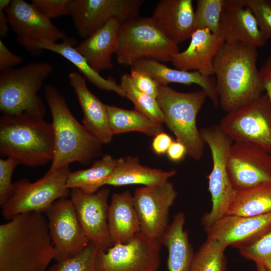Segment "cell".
I'll use <instances>...</instances> for the list:
<instances>
[{"mask_svg":"<svg viewBox=\"0 0 271 271\" xmlns=\"http://www.w3.org/2000/svg\"><path fill=\"white\" fill-rule=\"evenodd\" d=\"M109 194L107 188L93 193L78 188L70 192V199L86 235L90 241L104 250L113 245L108 226Z\"/></svg>","mask_w":271,"mask_h":271,"instance_id":"16","label":"cell"},{"mask_svg":"<svg viewBox=\"0 0 271 271\" xmlns=\"http://www.w3.org/2000/svg\"><path fill=\"white\" fill-rule=\"evenodd\" d=\"M220 27L226 43H241L257 48L267 41L246 0H224Z\"/></svg>","mask_w":271,"mask_h":271,"instance_id":"19","label":"cell"},{"mask_svg":"<svg viewBox=\"0 0 271 271\" xmlns=\"http://www.w3.org/2000/svg\"><path fill=\"white\" fill-rule=\"evenodd\" d=\"M19 164L17 160L12 158L0 159L1 206L6 202L12 192L13 187V183L12 182V174L15 168Z\"/></svg>","mask_w":271,"mask_h":271,"instance_id":"38","label":"cell"},{"mask_svg":"<svg viewBox=\"0 0 271 271\" xmlns=\"http://www.w3.org/2000/svg\"><path fill=\"white\" fill-rule=\"evenodd\" d=\"M97 247L95 244L90 241L79 254L57 261L47 271H95L94 259Z\"/></svg>","mask_w":271,"mask_h":271,"instance_id":"35","label":"cell"},{"mask_svg":"<svg viewBox=\"0 0 271 271\" xmlns=\"http://www.w3.org/2000/svg\"><path fill=\"white\" fill-rule=\"evenodd\" d=\"M45 213L56 261L77 255L89 244L70 199L56 201Z\"/></svg>","mask_w":271,"mask_h":271,"instance_id":"13","label":"cell"},{"mask_svg":"<svg viewBox=\"0 0 271 271\" xmlns=\"http://www.w3.org/2000/svg\"><path fill=\"white\" fill-rule=\"evenodd\" d=\"M70 172L67 166L48 170L42 178L34 182L23 179L13 183L11 194L1 205L3 217L10 220L21 213H46L54 202L70 194L66 182Z\"/></svg>","mask_w":271,"mask_h":271,"instance_id":"8","label":"cell"},{"mask_svg":"<svg viewBox=\"0 0 271 271\" xmlns=\"http://www.w3.org/2000/svg\"><path fill=\"white\" fill-rule=\"evenodd\" d=\"M71 0H31V3L44 16L52 18L69 15Z\"/></svg>","mask_w":271,"mask_h":271,"instance_id":"39","label":"cell"},{"mask_svg":"<svg viewBox=\"0 0 271 271\" xmlns=\"http://www.w3.org/2000/svg\"><path fill=\"white\" fill-rule=\"evenodd\" d=\"M218 125L233 142L253 143L271 154V100L265 94L227 112Z\"/></svg>","mask_w":271,"mask_h":271,"instance_id":"10","label":"cell"},{"mask_svg":"<svg viewBox=\"0 0 271 271\" xmlns=\"http://www.w3.org/2000/svg\"><path fill=\"white\" fill-rule=\"evenodd\" d=\"M12 1L11 0H1L0 9L6 10V9L10 5Z\"/></svg>","mask_w":271,"mask_h":271,"instance_id":"46","label":"cell"},{"mask_svg":"<svg viewBox=\"0 0 271 271\" xmlns=\"http://www.w3.org/2000/svg\"><path fill=\"white\" fill-rule=\"evenodd\" d=\"M10 24L5 10L0 9V36L6 37L9 31Z\"/></svg>","mask_w":271,"mask_h":271,"instance_id":"45","label":"cell"},{"mask_svg":"<svg viewBox=\"0 0 271 271\" xmlns=\"http://www.w3.org/2000/svg\"><path fill=\"white\" fill-rule=\"evenodd\" d=\"M162 243L141 231L125 243L113 245L104 250L98 247L94 259L95 271H157L160 265Z\"/></svg>","mask_w":271,"mask_h":271,"instance_id":"11","label":"cell"},{"mask_svg":"<svg viewBox=\"0 0 271 271\" xmlns=\"http://www.w3.org/2000/svg\"><path fill=\"white\" fill-rule=\"evenodd\" d=\"M257 48L225 42L213 61L219 106L232 111L257 98L264 91L257 67Z\"/></svg>","mask_w":271,"mask_h":271,"instance_id":"2","label":"cell"},{"mask_svg":"<svg viewBox=\"0 0 271 271\" xmlns=\"http://www.w3.org/2000/svg\"><path fill=\"white\" fill-rule=\"evenodd\" d=\"M177 171H164L143 166L138 157L127 156L117 159L116 166L104 185L121 186L159 185L168 181Z\"/></svg>","mask_w":271,"mask_h":271,"instance_id":"27","label":"cell"},{"mask_svg":"<svg viewBox=\"0 0 271 271\" xmlns=\"http://www.w3.org/2000/svg\"><path fill=\"white\" fill-rule=\"evenodd\" d=\"M108 226L113 245L126 243L141 231L140 220L129 191L112 194L108 207Z\"/></svg>","mask_w":271,"mask_h":271,"instance_id":"26","label":"cell"},{"mask_svg":"<svg viewBox=\"0 0 271 271\" xmlns=\"http://www.w3.org/2000/svg\"><path fill=\"white\" fill-rule=\"evenodd\" d=\"M68 78L83 113V124L102 144L109 143L113 135L109 127L106 104L89 90L81 74L71 72Z\"/></svg>","mask_w":271,"mask_h":271,"instance_id":"24","label":"cell"},{"mask_svg":"<svg viewBox=\"0 0 271 271\" xmlns=\"http://www.w3.org/2000/svg\"><path fill=\"white\" fill-rule=\"evenodd\" d=\"M194 12L192 0H161L151 18L167 38L178 45L196 30Z\"/></svg>","mask_w":271,"mask_h":271,"instance_id":"21","label":"cell"},{"mask_svg":"<svg viewBox=\"0 0 271 271\" xmlns=\"http://www.w3.org/2000/svg\"><path fill=\"white\" fill-rule=\"evenodd\" d=\"M5 12L10 28L18 36L17 41L46 40L57 42L67 37L62 30L31 3L24 0H13Z\"/></svg>","mask_w":271,"mask_h":271,"instance_id":"17","label":"cell"},{"mask_svg":"<svg viewBox=\"0 0 271 271\" xmlns=\"http://www.w3.org/2000/svg\"><path fill=\"white\" fill-rule=\"evenodd\" d=\"M169 159L175 162L182 160L187 155V149L181 142L173 141L167 152Z\"/></svg>","mask_w":271,"mask_h":271,"instance_id":"44","label":"cell"},{"mask_svg":"<svg viewBox=\"0 0 271 271\" xmlns=\"http://www.w3.org/2000/svg\"><path fill=\"white\" fill-rule=\"evenodd\" d=\"M177 196L173 184L169 181L136 189L132 200L142 233L160 240L169 225V210Z\"/></svg>","mask_w":271,"mask_h":271,"instance_id":"15","label":"cell"},{"mask_svg":"<svg viewBox=\"0 0 271 271\" xmlns=\"http://www.w3.org/2000/svg\"><path fill=\"white\" fill-rule=\"evenodd\" d=\"M224 0H197L195 10L196 29H207L220 33V21Z\"/></svg>","mask_w":271,"mask_h":271,"instance_id":"34","label":"cell"},{"mask_svg":"<svg viewBox=\"0 0 271 271\" xmlns=\"http://www.w3.org/2000/svg\"><path fill=\"white\" fill-rule=\"evenodd\" d=\"M108 122L113 135L129 131H138L155 136L163 131L162 123L156 122L141 112L106 105Z\"/></svg>","mask_w":271,"mask_h":271,"instance_id":"29","label":"cell"},{"mask_svg":"<svg viewBox=\"0 0 271 271\" xmlns=\"http://www.w3.org/2000/svg\"><path fill=\"white\" fill-rule=\"evenodd\" d=\"M200 132L210 149L212 160V169L207 176L212 207L201 219L206 231L226 215L235 193L227 167L229 151L233 142L218 124L204 127Z\"/></svg>","mask_w":271,"mask_h":271,"instance_id":"9","label":"cell"},{"mask_svg":"<svg viewBox=\"0 0 271 271\" xmlns=\"http://www.w3.org/2000/svg\"><path fill=\"white\" fill-rule=\"evenodd\" d=\"M44 92L52 117L54 138L53 157L49 170L73 162L89 165L102 154L103 144L77 121L55 86H45Z\"/></svg>","mask_w":271,"mask_h":271,"instance_id":"3","label":"cell"},{"mask_svg":"<svg viewBox=\"0 0 271 271\" xmlns=\"http://www.w3.org/2000/svg\"><path fill=\"white\" fill-rule=\"evenodd\" d=\"M178 52V45L167 38L151 17L138 16L121 24L115 53L119 64L130 67L142 59L168 62Z\"/></svg>","mask_w":271,"mask_h":271,"instance_id":"7","label":"cell"},{"mask_svg":"<svg viewBox=\"0 0 271 271\" xmlns=\"http://www.w3.org/2000/svg\"><path fill=\"white\" fill-rule=\"evenodd\" d=\"M271 230V213L256 216L225 215L206 231L207 238L239 249Z\"/></svg>","mask_w":271,"mask_h":271,"instance_id":"18","label":"cell"},{"mask_svg":"<svg viewBox=\"0 0 271 271\" xmlns=\"http://www.w3.org/2000/svg\"><path fill=\"white\" fill-rule=\"evenodd\" d=\"M132 69L144 72L151 77L159 86L170 83L187 85L193 84L200 86L216 107L219 106L218 95L214 77L206 76L196 71H187L171 68L161 62L152 59H142L131 66Z\"/></svg>","mask_w":271,"mask_h":271,"instance_id":"23","label":"cell"},{"mask_svg":"<svg viewBox=\"0 0 271 271\" xmlns=\"http://www.w3.org/2000/svg\"><path fill=\"white\" fill-rule=\"evenodd\" d=\"M226 247L217 240L207 238L194 253L189 271H225Z\"/></svg>","mask_w":271,"mask_h":271,"instance_id":"32","label":"cell"},{"mask_svg":"<svg viewBox=\"0 0 271 271\" xmlns=\"http://www.w3.org/2000/svg\"><path fill=\"white\" fill-rule=\"evenodd\" d=\"M49 62H30L0 74V110L3 115L43 119L46 107L38 92L53 71Z\"/></svg>","mask_w":271,"mask_h":271,"instance_id":"5","label":"cell"},{"mask_svg":"<svg viewBox=\"0 0 271 271\" xmlns=\"http://www.w3.org/2000/svg\"><path fill=\"white\" fill-rule=\"evenodd\" d=\"M227 167L235 191L271 183V154L253 143L233 142Z\"/></svg>","mask_w":271,"mask_h":271,"instance_id":"14","label":"cell"},{"mask_svg":"<svg viewBox=\"0 0 271 271\" xmlns=\"http://www.w3.org/2000/svg\"><path fill=\"white\" fill-rule=\"evenodd\" d=\"M18 42L34 55H39L43 50H49L61 55L72 63L84 77L94 85L100 89L112 91L121 96L125 97L124 91L115 80L111 78H103L88 64L75 47L76 44L75 38L67 37L61 43L46 40H19Z\"/></svg>","mask_w":271,"mask_h":271,"instance_id":"22","label":"cell"},{"mask_svg":"<svg viewBox=\"0 0 271 271\" xmlns=\"http://www.w3.org/2000/svg\"><path fill=\"white\" fill-rule=\"evenodd\" d=\"M144 0H71L69 8L74 27L83 39L113 19L121 24L138 17Z\"/></svg>","mask_w":271,"mask_h":271,"instance_id":"12","label":"cell"},{"mask_svg":"<svg viewBox=\"0 0 271 271\" xmlns=\"http://www.w3.org/2000/svg\"><path fill=\"white\" fill-rule=\"evenodd\" d=\"M55 258L47 217L27 212L0 225V271H47Z\"/></svg>","mask_w":271,"mask_h":271,"instance_id":"1","label":"cell"},{"mask_svg":"<svg viewBox=\"0 0 271 271\" xmlns=\"http://www.w3.org/2000/svg\"><path fill=\"white\" fill-rule=\"evenodd\" d=\"M271 213V183L235 191L226 215L256 216Z\"/></svg>","mask_w":271,"mask_h":271,"instance_id":"30","label":"cell"},{"mask_svg":"<svg viewBox=\"0 0 271 271\" xmlns=\"http://www.w3.org/2000/svg\"><path fill=\"white\" fill-rule=\"evenodd\" d=\"M188 47L175 54L171 62L176 69L196 71L203 75H213V61L225 43L222 33H213L207 29H196Z\"/></svg>","mask_w":271,"mask_h":271,"instance_id":"20","label":"cell"},{"mask_svg":"<svg viewBox=\"0 0 271 271\" xmlns=\"http://www.w3.org/2000/svg\"><path fill=\"white\" fill-rule=\"evenodd\" d=\"M121 25L118 20L111 19L76 47L98 73L114 67L112 56L116 51Z\"/></svg>","mask_w":271,"mask_h":271,"instance_id":"25","label":"cell"},{"mask_svg":"<svg viewBox=\"0 0 271 271\" xmlns=\"http://www.w3.org/2000/svg\"><path fill=\"white\" fill-rule=\"evenodd\" d=\"M23 58L14 54L0 39V71L3 72L20 64Z\"/></svg>","mask_w":271,"mask_h":271,"instance_id":"41","label":"cell"},{"mask_svg":"<svg viewBox=\"0 0 271 271\" xmlns=\"http://www.w3.org/2000/svg\"><path fill=\"white\" fill-rule=\"evenodd\" d=\"M259 73L265 94L271 100V55L265 60L259 69Z\"/></svg>","mask_w":271,"mask_h":271,"instance_id":"42","label":"cell"},{"mask_svg":"<svg viewBox=\"0 0 271 271\" xmlns=\"http://www.w3.org/2000/svg\"><path fill=\"white\" fill-rule=\"evenodd\" d=\"M239 250L244 257L271 271V230Z\"/></svg>","mask_w":271,"mask_h":271,"instance_id":"36","label":"cell"},{"mask_svg":"<svg viewBox=\"0 0 271 271\" xmlns=\"http://www.w3.org/2000/svg\"><path fill=\"white\" fill-rule=\"evenodd\" d=\"M173 142L172 138L167 133L162 131L156 134L152 142V149L157 155H164Z\"/></svg>","mask_w":271,"mask_h":271,"instance_id":"43","label":"cell"},{"mask_svg":"<svg viewBox=\"0 0 271 271\" xmlns=\"http://www.w3.org/2000/svg\"><path fill=\"white\" fill-rule=\"evenodd\" d=\"M185 214L177 213L160 239L168 251L169 271H189L194 253L184 229Z\"/></svg>","mask_w":271,"mask_h":271,"instance_id":"28","label":"cell"},{"mask_svg":"<svg viewBox=\"0 0 271 271\" xmlns=\"http://www.w3.org/2000/svg\"><path fill=\"white\" fill-rule=\"evenodd\" d=\"M129 75L132 84L138 90L157 99L160 86L151 77L132 69H130Z\"/></svg>","mask_w":271,"mask_h":271,"instance_id":"40","label":"cell"},{"mask_svg":"<svg viewBox=\"0 0 271 271\" xmlns=\"http://www.w3.org/2000/svg\"><path fill=\"white\" fill-rule=\"evenodd\" d=\"M54 148L52 123L27 115L0 118V153L29 167L52 161Z\"/></svg>","mask_w":271,"mask_h":271,"instance_id":"4","label":"cell"},{"mask_svg":"<svg viewBox=\"0 0 271 271\" xmlns=\"http://www.w3.org/2000/svg\"><path fill=\"white\" fill-rule=\"evenodd\" d=\"M120 87L134 106V109L152 120L163 123L164 115L157 99L138 90L133 85L129 74H123L120 78Z\"/></svg>","mask_w":271,"mask_h":271,"instance_id":"33","label":"cell"},{"mask_svg":"<svg viewBox=\"0 0 271 271\" xmlns=\"http://www.w3.org/2000/svg\"><path fill=\"white\" fill-rule=\"evenodd\" d=\"M252 11L259 29L266 40L271 38V1L246 0Z\"/></svg>","mask_w":271,"mask_h":271,"instance_id":"37","label":"cell"},{"mask_svg":"<svg viewBox=\"0 0 271 271\" xmlns=\"http://www.w3.org/2000/svg\"><path fill=\"white\" fill-rule=\"evenodd\" d=\"M116 162L117 159L106 154L95 160L89 168L70 172L66 182L67 188H78L87 193L97 191L104 185Z\"/></svg>","mask_w":271,"mask_h":271,"instance_id":"31","label":"cell"},{"mask_svg":"<svg viewBox=\"0 0 271 271\" xmlns=\"http://www.w3.org/2000/svg\"><path fill=\"white\" fill-rule=\"evenodd\" d=\"M257 271H267L266 269L261 265L256 264Z\"/></svg>","mask_w":271,"mask_h":271,"instance_id":"47","label":"cell"},{"mask_svg":"<svg viewBox=\"0 0 271 271\" xmlns=\"http://www.w3.org/2000/svg\"><path fill=\"white\" fill-rule=\"evenodd\" d=\"M207 97L202 89L184 93L165 85L159 86L157 99L164 115V123L176 140L185 146L187 155L196 160L201 158L206 145L197 128L196 119Z\"/></svg>","mask_w":271,"mask_h":271,"instance_id":"6","label":"cell"}]
</instances>
